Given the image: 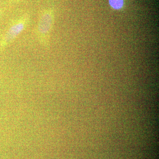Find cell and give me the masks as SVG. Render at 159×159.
<instances>
[{"label":"cell","mask_w":159,"mask_h":159,"mask_svg":"<svg viewBox=\"0 0 159 159\" xmlns=\"http://www.w3.org/2000/svg\"><path fill=\"white\" fill-rule=\"evenodd\" d=\"M30 21L31 15L29 13H25L12 21L0 41V49L5 48L13 43L27 29Z\"/></svg>","instance_id":"obj_2"},{"label":"cell","mask_w":159,"mask_h":159,"mask_svg":"<svg viewBox=\"0 0 159 159\" xmlns=\"http://www.w3.org/2000/svg\"><path fill=\"white\" fill-rule=\"evenodd\" d=\"M9 1L11 2L16 3L22 1V0H9Z\"/></svg>","instance_id":"obj_4"},{"label":"cell","mask_w":159,"mask_h":159,"mask_svg":"<svg viewBox=\"0 0 159 159\" xmlns=\"http://www.w3.org/2000/svg\"><path fill=\"white\" fill-rule=\"evenodd\" d=\"M2 14L3 10L0 8V19H1V17H2Z\"/></svg>","instance_id":"obj_5"},{"label":"cell","mask_w":159,"mask_h":159,"mask_svg":"<svg viewBox=\"0 0 159 159\" xmlns=\"http://www.w3.org/2000/svg\"><path fill=\"white\" fill-rule=\"evenodd\" d=\"M55 13L54 9L48 7L43 9L39 14L35 34L38 42L44 49H51V32L54 27Z\"/></svg>","instance_id":"obj_1"},{"label":"cell","mask_w":159,"mask_h":159,"mask_svg":"<svg viewBox=\"0 0 159 159\" xmlns=\"http://www.w3.org/2000/svg\"><path fill=\"white\" fill-rule=\"evenodd\" d=\"M109 3L113 9H119L123 6V0H109Z\"/></svg>","instance_id":"obj_3"}]
</instances>
